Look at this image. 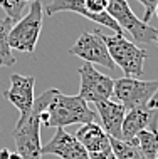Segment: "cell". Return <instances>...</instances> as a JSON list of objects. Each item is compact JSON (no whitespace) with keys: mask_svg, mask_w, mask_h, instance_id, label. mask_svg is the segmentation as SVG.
Wrapping results in <instances>:
<instances>
[{"mask_svg":"<svg viewBox=\"0 0 158 159\" xmlns=\"http://www.w3.org/2000/svg\"><path fill=\"white\" fill-rule=\"evenodd\" d=\"M106 14L116 22L123 30H126L136 42L141 44H151L156 40L158 29L153 25L143 22L141 19L135 15V12L131 10L130 3L126 0H108V8Z\"/></svg>","mask_w":158,"mask_h":159,"instance_id":"5","label":"cell"},{"mask_svg":"<svg viewBox=\"0 0 158 159\" xmlns=\"http://www.w3.org/2000/svg\"><path fill=\"white\" fill-rule=\"evenodd\" d=\"M44 154H54L61 159H89L83 144L72 134L64 131V127H57L52 139L47 144H42V156Z\"/></svg>","mask_w":158,"mask_h":159,"instance_id":"11","label":"cell"},{"mask_svg":"<svg viewBox=\"0 0 158 159\" xmlns=\"http://www.w3.org/2000/svg\"><path fill=\"white\" fill-rule=\"evenodd\" d=\"M96 112L79 96H66L59 89H49V102L42 111V124L47 127H66L72 124L94 122Z\"/></svg>","mask_w":158,"mask_h":159,"instance_id":"1","label":"cell"},{"mask_svg":"<svg viewBox=\"0 0 158 159\" xmlns=\"http://www.w3.org/2000/svg\"><path fill=\"white\" fill-rule=\"evenodd\" d=\"M96 114L101 119V127L106 131V134L114 139H121V127L128 109L123 104L108 99V101L96 102Z\"/></svg>","mask_w":158,"mask_h":159,"instance_id":"13","label":"cell"},{"mask_svg":"<svg viewBox=\"0 0 158 159\" xmlns=\"http://www.w3.org/2000/svg\"><path fill=\"white\" fill-rule=\"evenodd\" d=\"M79 97H83L86 102H101L108 101L113 97V85L114 80L111 77L101 74L99 70H96L93 64H83L79 67Z\"/></svg>","mask_w":158,"mask_h":159,"instance_id":"8","label":"cell"},{"mask_svg":"<svg viewBox=\"0 0 158 159\" xmlns=\"http://www.w3.org/2000/svg\"><path fill=\"white\" fill-rule=\"evenodd\" d=\"M25 0H0V7L5 12V15L12 22H17L24 17V10H25Z\"/></svg>","mask_w":158,"mask_h":159,"instance_id":"18","label":"cell"},{"mask_svg":"<svg viewBox=\"0 0 158 159\" xmlns=\"http://www.w3.org/2000/svg\"><path fill=\"white\" fill-rule=\"evenodd\" d=\"M103 39L114 66L121 69L126 77L138 79L143 74V66L148 59V50L140 49L135 42L128 40L125 34H113V35L103 34Z\"/></svg>","mask_w":158,"mask_h":159,"instance_id":"3","label":"cell"},{"mask_svg":"<svg viewBox=\"0 0 158 159\" xmlns=\"http://www.w3.org/2000/svg\"><path fill=\"white\" fill-rule=\"evenodd\" d=\"M155 14H156V17H158V5H156V8H155Z\"/></svg>","mask_w":158,"mask_h":159,"instance_id":"23","label":"cell"},{"mask_svg":"<svg viewBox=\"0 0 158 159\" xmlns=\"http://www.w3.org/2000/svg\"><path fill=\"white\" fill-rule=\"evenodd\" d=\"M69 54L83 59L84 62L98 64V66H103L106 69H111V70L116 67L109 57L108 47H106V42L103 39V32L101 30L83 32L78 37L76 44L69 49Z\"/></svg>","mask_w":158,"mask_h":159,"instance_id":"7","label":"cell"},{"mask_svg":"<svg viewBox=\"0 0 158 159\" xmlns=\"http://www.w3.org/2000/svg\"><path fill=\"white\" fill-rule=\"evenodd\" d=\"M49 102V89L34 101L32 112L22 124H17L14 131L15 148L22 159H42L41 144V114Z\"/></svg>","mask_w":158,"mask_h":159,"instance_id":"2","label":"cell"},{"mask_svg":"<svg viewBox=\"0 0 158 159\" xmlns=\"http://www.w3.org/2000/svg\"><path fill=\"white\" fill-rule=\"evenodd\" d=\"M25 2H29V0H25Z\"/></svg>","mask_w":158,"mask_h":159,"instance_id":"26","label":"cell"},{"mask_svg":"<svg viewBox=\"0 0 158 159\" xmlns=\"http://www.w3.org/2000/svg\"><path fill=\"white\" fill-rule=\"evenodd\" d=\"M158 126V111L150 109L148 106H138L130 109L125 116L121 127V141L133 143L135 137L145 129Z\"/></svg>","mask_w":158,"mask_h":159,"instance_id":"10","label":"cell"},{"mask_svg":"<svg viewBox=\"0 0 158 159\" xmlns=\"http://www.w3.org/2000/svg\"><path fill=\"white\" fill-rule=\"evenodd\" d=\"M109 144H111L113 156L116 159H146L143 156L141 149L135 143H126V141L109 137Z\"/></svg>","mask_w":158,"mask_h":159,"instance_id":"17","label":"cell"},{"mask_svg":"<svg viewBox=\"0 0 158 159\" xmlns=\"http://www.w3.org/2000/svg\"><path fill=\"white\" fill-rule=\"evenodd\" d=\"M158 89V80H141L136 77H119L114 80L113 97L128 111L138 106H146Z\"/></svg>","mask_w":158,"mask_h":159,"instance_id":"6","label":"cell"},{"mask_svg":"<svg viewBox=\"0 0 158 159\" xmlns=\"http://www.w3.org/2000/svg\"><path fill=\"white\" fill-rule=\"evenodd\" d=\"M42 22H44V7H42L41 0H32L29 12L20 20H17L8 32L10 49L29 54L36 52L42 30Z\"/></svg>","mask_w":158,"mask_h":159,"instance_id":"4","label":"cell"},{"mask_svg":"<svg viewBox=\"0 0 158 159\" xmlns=\"http://www.w3.org/2000/svg\"><path fill=\"white\" fill-rule=\"evenodd\" d=\"M108 159H116V157H114V156H113V154H111V156H109Z\"/></svg>","mask_w":158,"mask_h":159,"instance_id":"24","label":"cell"},{"mask_svg":"<svg viewBox=\"0 0 158 159\" xmlns=\"http://www.w3.org/2000/svg\"><path fill=\"white\" fill-rule=\"evenodd\" d=\"M59 12H74V14H79L89 20H93V22L111 29L114 34H123V29L106 12L104 14H93V12H89L86 5H84V0H52L49 5H45V14L50 17L59 14Z\"/></svg>","mask_w":158,"mask_h":159,"instance_id":"12","label":"cell"},{"mask_svg":"<svg viewBox=\"0 0 158 159\" xmlns=\"http://www.w3.org/2000/svg\"><path fill=\"white\" fill-rule=\"evenodd\" d=\"M12 22L8 17L0 20V69L2 67H12L15 66V57L12 55V49L8 45V32H10Z\"/></svg>","mask_w":158,"mask_h":159,"instance_id":"16","label":"cell"},{"mask_svg":"<svg viewBox=\"0 0 158 159\" xmlns=\"http://www.w3.org/2000/svg\"><path fill=\"white\" fill-rule=\"evenodd\" d=\"M8 159H22V157H20L19 152H10V157H8Z\"/></svg>","mask_w":158,"mask_h":159,"instance_id":"22","label":"cell"},{"mask_svg":"<svg viewBox=\"0 0 158 159\" xmlns=\"http://www.w3.org/2000/svg\"><path fill=\"white\" fill-rule=\"evenodd\" d=\"M133 143L141 149L146 159H158V126L141 131Z\"/></svg>","mask_w":158,"mask_h":159,"instance_id":"15","label":"cell"},{"mask_svg":"<svg viewBox=\"0 0 158 159\" xmlns=\"http://www.w3.org/2000/svg\"><path fill=\"white\" fill-rule=\"evenodd\" d=\"M10 157V151H8V149H0V159H8Z\"/></svg>","mask_w":158,"mask_h":159,"instance_id":"21","label":"cell"},{"mask_svg":"<svg viewBox=\"0 0 158 159\" xmlns=\"http://www.w3.org/2000/svg\"><path fill=\"white\" fill-rule=\"evenodd\" d=\"M155 44H156V45H158V35H156V40H155Z\"/></svg>","mask_w":158,"mask_h":159,"instance_id":"25","label":"cell"},{"mask_svg":"<svg viewBox=\"0 0 158 159\" xmlns=\"http://www.w3.org/2000/svg\"><path fill=\"white\" fill-rule=\"evenodd\" d=\"M140 3L143 5V8H145V15H143V22H150L151 20V15L155 14V8H156V5H158V0H138Z\"/></svg>","mask_w":158,"mask_h":159,"instance_id":"19","label":"cell"},{"mask_svg":"<svg viewBox=\"0 0 158 159\" xmlns=\"http://www.w3.org/2000/svg\"><path fill=\"white\" fill-rule=\"evenodd\" d=\"M74 137L83 144V148L88 151V154H96V152H103V151L111 149L109 136L96 122L81 124L78 132L74 134Z\"/></svg>","mask_w":158,"mask_h":159,"instance_id":"14","label":"cell"},{"mask_svg":"<svg viewBox=\"0 0 158 159\" xmlns=\"http://www.w3.org/2000/svg\"><path fill=\"white\" fill-rule=\"evenodd\" d=\"M34 87H36V77L34 75H22V74H12L10 77V87L3 91V97L7 99L14 107H17L20 112V117L17 124H22L31 116L34 107Z\"/></svg>","mask_w":158,"mask_h":159,"instance_id":"9","label":"cell"},{"mask_svg":"<svg viewBox=\"0 0 158 159\" xmlns=\"http://www.w3.org/2000/svg\"><path fill=\"white\" fill-rule=\"evenodd\" d=\"M146 106L150 107V109H156V111H158V89L155 91V94L151 96L150 101H148V104H146Z\"/></svg>","mask_w":158,"mask_h":159,"instance_id":"20","label":"cell"}]
</instances>
